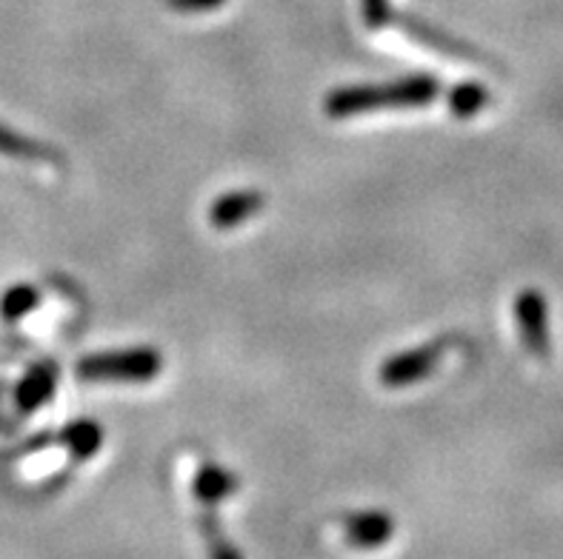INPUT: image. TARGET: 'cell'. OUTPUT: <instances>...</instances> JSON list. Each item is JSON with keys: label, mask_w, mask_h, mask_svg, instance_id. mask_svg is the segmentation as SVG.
Masks as SVG:
<instances>
[{"label": "cell", "mask_w": 563, "mask_h": 559, "mask_svg": "<svg viewBox=\"0 0 563 559\" xmlns=\"http://www.w3.org/2000/svg\"><path fill=\"white\" fill-rule=\"evenodd\" d=\"M55 382L57 374L52 366H35V369H29L23 374V380L18 382V389H14V405L29 414V411H37L41 405H46L55 394Z\"/></svg>", "instance_id": "ba28073f"}, {"label": "cell", "mask_w": 563, "mask_h": 559, "mask_svg": "<svg viewBox=\"0 0 563 559\" xmlns=\"http://www.w3.org/2000/svg\"><path fill=\"white\" fill-rule=\"evenodd\" d=\"M266 205V198L255 189H241V191H229V194H221L214 200L212 209H209V223L218 232H229V228L241 226L250 217H255L261 209Z\"/></svg>", "instance_id": "5b68a950"}, {"label": "cell", "mask_w": 563, "mask_h": 559, "mask_svg": "<svg viewBox=\"0 0 563 559\" xmlns=\"http://www.w3.org/2000/svg\"><path fill=\"white\" fill-rule=\"evenodd\" d=\"M441 94V80L432 75H409L393 83L378 86H343L327 94L329 118H355V114L380 112V109H418Z\"/></svg>", "instance_id": "6da1fadb"}, {"label": "cell", "mask_w": 563, "mask_h": 559, "mask_svg": "<svg viewBox=\"0 0 563 559\" xmlns=\"http://www.w3.org/2000/svg\"><path fill=\"white\" fill-rule=\"evenodd\" d=\"M60 443L69 448L75 460H92L100 446H103V432H100V425L95 420H75L64 428Z\"/></svg>", "instance_id": "30bf717a"}, {"label": "cell", "mask_w": 563, "mask_h": 559, "mask_svg": "<svg viewBox=\"0 0 563 559\" xmlns=\"http://www.w3.org/2000/svg\"><path fill=\"white\" fill-rule=\"evenodd\" d=\"M361 14L369 29H380L389 23V0H361Z\"/></svg>", "instance_id": "5bb4252c"}, {"label": "cell", "mask_w": 563, "mask_h": 559, "mask_svg": "<svg viewBox=\"0 0 563 559\" xmlns=\"http://www.w3.org/2000/svg\"><path fill=\"white\" fill-rule=\"evenodd\" d=\"M395 534V523L386 511H364V514H352L343 523V537L352 548L361 551H375L384 548Z\"/></svg>", "instance_id": "8992f818"}, {"label": "cell", "mask_w": 563, "mask_h": 559, "mask_svg": "<svg viewBox=\"0 0 563 559\" xmlns=\"http://www.w3.org/2000/svg\"><path fill=\"white\" fill-rule=\"evenodd\" d=\"M446 103H450V112L455 118L466 121V118H475V114L484 112L486 103H489V92L481 83H457L450 98H446Z\"/></svg>", "instance_id": "8fae6325"}, {"label": "cell", "mask_w": 563, "mask_h": 559, "mask_svg": "<svg viewBox=\"0 0 563 559\" xmlns=\"http://www.w3.org/2000/svg\"><path fill=\"white\" fill-rule=\"evenodd\" d=\"M172 9H180V12H207V9L221 7L227 0H166Z\"/></svg>", "instance_id": "9a60e30c"}, {"label": "cell", "mask_w": 563, "mask_h": 559, "mask_svg": "<svg viewBox=\"0 0 563 559\" xmlns=\"http://www.w3.org/2000/svg\"><path fill=\"white\" fill-rule=\"evenodd\" d=\"M200 534L207 539V554L209 559H241V554L235 551V546L229 543L227 534L221 532V525L214 519V511L207 508V514L200 517Z\"/></svg>", "instance_id": "4fadbf2b"}, {"label": "cell", "mask_w": 563, "mask_h": 559, "mask_svg": "<svg viewBox=\"0 0 563 559\" xmlns=\"http://www.w3.org/2000/svg\"><path fill=\"white\" fill-rule=\"evenodd\" d=\"M238 480L229 474L227 468L214 466V462H200L198 471L192 477V494L200 505L207 508H214L218 503L229 500L235 494Z\"/></svg>", "instance_id": "52a82bcc"}, {"label": "cell", "mask_w": 563, "mask_h": 559, "mask_svg": "<svg viewBox=\"0 0 563 559\" xmlns=\"http://www.w3.org/2000/svg\"><path fill=\"white\" fill-rule=\"evenodd\" d=\"M515 320L521 328L523 346L536 357H550L552 340H550V305L541 291L527 289L515 298Z\"/></svg>", "instance_id": "277c9868"}, {"label": "cell", "mask_w": 563, "mask_h": 559, "mask_svg": "<svg viewBox=\"0 0 563 559\" xmlns=\"http://www.w3.org/2000/svg\"><path fill=\"white\" fill-rule=\"evenodd\" d=\"M164 369V355L157 348H118L98 351L78 362V377L84 382H150Z\"/></svg>", "instance_id": "7a4b0ae2"}, {"label": "cell", "mask_w": 563, "mask_h": 559, "mask_svg": "<svg viewBox=\"0 0 563 559\" xmlns=\"http://www.w3.org/2000/svg\"><path fill=\"white\" fill-rule=\"evenodd\" d=\"M443 357V343H427V346L409 348V351H400V355L389 357L378 369V380L386 389H407L421 382L423 377H429L438 369V362Z\"/></svg>", "instance_id": "3957f363"}, {"label": "cell", "mask_w": 563, "mask_h": 559, "mask_svg": "<svg viewBox=\"0 0 563 559\" xmlns=\"http://www.w3.org/2000/svg\"><path fill=\"white\" fill-rule=\"evenodd\" d=\"M37 303H41V291H37L35 286H12V289L0 298V314H3L7 323H18V320H23L26 314L35 312Z\"/></svg>", "instance_id": "7c38bea8"}, {"label": "cell", "mask_w": 563, "mask_h": 559, "mask_svg": "<svg viewBox=\"0 0 563 559\" xmlns=\"http://www.w3.org/2000/svg\"><path fill=\"white\" fill-rule=\"evenodd\" d=\"M0 155L12 157V160H26V164H60V155L55 149L32 141V137L18 135L3 123H0Z\"/></svg>", "instance_id": "9c48e42d"}]
</instances>
